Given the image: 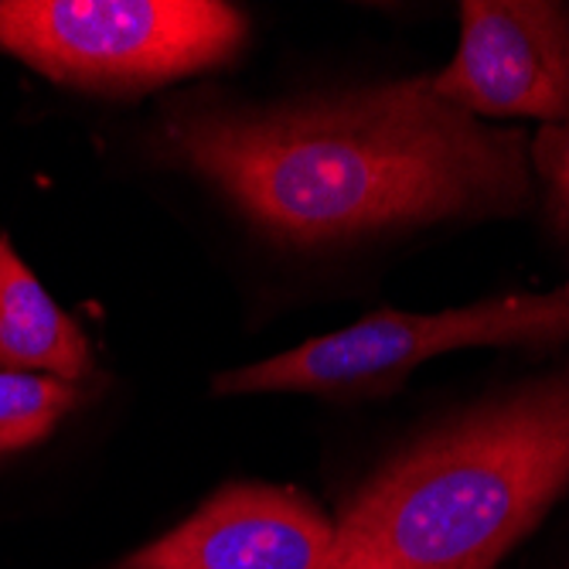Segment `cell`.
Segmentation results:
<instances>
[{
	"label": "cell",
	"mask_w": 569,
	"mask_h": 569,
	"mask_svg": "<svg viewBox=\"0 0 569 569\" xmlns=\"http://www.w3.org/2000/svg\"><path fill=\"white\" fill-rule=\"evenodd\" d=\"M246 18L219 0H0V48L44 79L143 92L229 66Z\"/></svg>",
	"instance_id": "3957f363"
},
{
	"label": "cell",
	"mask_w": 569,
	"mask_h": 569,
	"mask_svg": "<svg viewBox=\"0 0 569 569\" xmlns=\"http://www.w3.org/2000/svg\"><path fill=\"white\" fill-rule=\"evenodd\" d=\"M0 369L79 386L92 369L86 331L48 297L8 232H0Z\"/></svg>",
	"instance_id": "52a82bcc"
},
{
	"label": "cell",
	"mask_w": 569,
	"mask_h": 569,
	"mask_svg": "<svg viewBox=\"0 0 569 569\" xmlns=\"http://www.w3.org/2000/svg\"><path fill=\"white\" fill-rule=\"evenodd\" d=\"M529 168L542 194V212L556 239L569 249V120L539 127L529 137Z\"/></svg>",
	"instance_id": "9c48e42d"
},
{
	"label": "cell",
	"mask_w": 569,
	"mask_h": 569,
	"mask_svg": "<svg viewBox=\"0 0 569 569\" xmlns=\"http://www.w3.org/2000/svg\"><path fill=\"white\" fill-rule=\"evenodd\" d=\"M559 293H562V300H566V307H569V280H566V283H559Z\"/></svg>",
	"instance_id": "30bf717a"
},
{
	"label": "cell",
	"mask_w": 569,
	"mask_h": 569,
	"mask_svg": "<svg viewBox=\"0 0 569 569\" xmlns=\"http://www.w3.org/2000/svg\"><path fill=\"white\" fill-rule=\"evenodd\" d=\"M79 396V382L0 369V457L21 453L56 433V427L76 409Z\"/></svg>",
	"instance_id": "ba28073f"
},
{
	"label": "cell",
	"mask_w": 569,
	"mask_h": 569,
	"mask_svg": "<svg viewBox=\"0 0 569 569\" xmlns=\"http://www.w3.org/2000/svg\"><path fill=\"white\" fill-rule=\"evenodd\" d=\"M120 569H335V522L293 488L229 485Z\"/></svg>",
	"instance_id": "8992f818"
},
{
	"label": "cell",
	"mask_w": 569,
	"mask_h": 569,
	"mask_svg": "<svg viewBox=\"0 0 569 569\" xmlns=\"http://www.w3.org/2000/svg\"><path fill=\"white\" fill-rule=\"evenodd\" d=\"M569 307L559 287L546 293H505L447 310H372L361 321L310 338L273 358L216 376L219 396H321L379 399L399 389L437 355L463 348L566 345Z\"/></svg>",
	"instance_id": "277c9868"
},
{
	"label": "cell",
	"mask_w": 569,
	"mask_h": 569,
	"mask_svg": "<svg viewBox=\"0 0 569 569\" xmlns=\"http://www.w3.org/2000/svg\"><path fill=\"white\" fill-rule=\"evenodd\" d=\"M569 491V358L443 417L361 481L335 569H495Z\"/></svg>",
	"instance_id": "7a4b0ae2"
},
{
	"label": "cell",
	"mask_w": 569,
	"mask_h": 569,
	"mask_svg": "<svg viewBox=\"0 0 569 569\" xmlns=\"http://www.w3.org/2000/svg\"><path fill=\"white\" fill-rule=\"evenodd\" d=\"M161 153L293 249L515 219L536 201L529 137L447 107L430 76L273 107L181 102Z\"/></svg>",
	"instance_id": "6da1fadb"
},
{
	"label": "cell",
	"mask_w": 569,
	"mask_h": 569,
	"mask_svg": "<svg viewBox=\"0 0 569 569\" xmlns=\"http://www.w3.org/2000/svg\"><path fill=\"white\" fill-rule=\"evenodd\" d=\"M447 107L475 120H569V4L468 0L453 59L430 76Z\"/></svg>",
	"instance_id": "5b68a950"
}]
</instances>
